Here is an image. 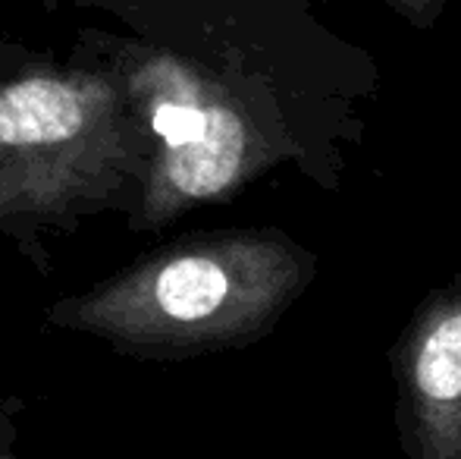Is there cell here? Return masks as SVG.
Listing matches in <instances>:
<instances>
[{
  "instance_id": "obj_1",
  "label": "cell",
  "mask_w": 461,
  "mask_h": 459,
  "mask_svg": "<svg viewBox=\"0 0 461 459\" xmlns=\"http://www.w3.org/2000/svg\"><path fill=\"white\" fill-rule=\"evenodd\" d=\"M389 362L405 454L461 459V280L433 289L414 308Z\"/></svg>"
},
{
  "instance_id": "obj_2",
  "label": "cell",
  "mask_w": 461,
  "mask_h": 459,
  "mask_svg": "<svg viewBox=\"0 0 461 459\" xmlns=\"http://www.w3.org/2000/svg\"><path fill=\"white\" fill-rule=\"evenodd\" d=\"M249 158V126L226 105L211 107V126L201 139L170 148L167 173L188 198H211L230 189Z\"/></svg>"
},
{
  "instance_id": "obj_3",
  "label": "cell",
  "mask_w": 461,
  "mask_h": 459,
  "mask_svg": "<svg viewBox=\"0 0 461 459\" xmlns=\"http://www.w3.org/2000/svg\"><path fill=\"white\" fill-rule=\"evenodd\" d=\"M86 123L79 92L54 79H25L0 92V142L50 145L67 142Z\"/></svg>"
},
{
  "instance_id": "obj_4",
  "label": "cell",
  "mask_w": 461,
  "mask_h": 459,
  "mask_svg": "<svg viewBox=\"0 0 461 459\" xmlns=\"http://www.w3.org/2000/svg\"><path fill=\"white\" fill-rule=\"evenodd\" d=\"M211 107L213 105L201 107L192 105V101H164L154 111L151 123H154V133L164 139L167 151L201 139L207 133V126H211Z\"/></svg>"
},
{
  "instance_id": "obj_5",
  "label": "cell",
  "mask_w": 461,
  "mask_h": 459,
  "mask_svg": "<svg viewBox=\"0 0 461 459\" xmlns=\"http://www.w3.org/2000/svg\"><path fill=\"white\" fill-rule=\"evenodd\" d=\"M405 23L418 25V29H430L443 13L446 0H386Z\"/></svg>"
}]
</instances>
